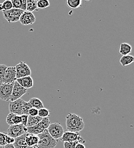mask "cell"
Returning a JSON list of instances; mask_svg holds the SVG:
<instances>
[{
    "label": "cell",
    "mask_w": 134,
    "mask_h": 148,
    "mask_svg": "<svg viewBox=\"0 0 134 148\" xmlns=\"http://www.w3.org/2000/svg\"><path fill=\"white\" fill-rule=\"evenodd\" d=\"M12 3L13 8L20 9L23 12L26 9V0H12Z\"/></svg>",
    "instance_id": "obj_18"
},
{
    "label": "cell",
    "mask_w": 134,
    "mask_h": 148,
    "mask_svg": "<svg viewBox=\"0 0 134 148\" xmlns=\"http://www.w3.org/2000/svg\"><path fill=\"white\" fill-rule=\"evenodd\" d=\"M16 71L15 67H8L5 72L3 84L14 83L16 81Z\"/></svg>",
    "instance_id": "obj_10"
},
{
    "label": "cell",
    "mask_w": 134,
    "mask_h": 148,
    "mask_svg": "<svg viewBox=\"0 0 134 148\" xmlns=\"http://www.w3.org/2000/svg\"><path fill=\"white\" fill-rule=\"evenodd\" d=\"M25 141L27 145L32 148H37L39 138L38 136L26 133Z\"/></svg>",
    "instance_id": "obj_15"
},
{
    "label": "cell",
    "mask_w": 134,
    "mask_h": 148,
    "mask_svg": "<svg viewBox=\"0 0 134 148\" xmlns=\"http://www.w3.org/2000/svg\"><path fill=\"white\" fill-rule=\"evenodd\" d=\"M37 136L39 141L37 148H54L57 146V141L50 135L47 130H45Z\"/></svg>",
    "instance_id": "obj_2"
},
{
    "label": "cell",
    "mask_w": 134,
    "mask_h": 148,
    "mask_svg": "<svg viewBox=\"0 0 134 148\" xmlns=\"http://www.w3.org/2000/svg\"><path fill=\"white\" fill-rule=\"evenodd\" d=\"M36 17L33 13L25 11L23 12L19 18V21L22 25H32L36 22Z\"/></svg>",
    "instance_id": "obj_12"
},
{
    "label": "cell",
    "mask_w": 134,
    "mask_h": 148,
    "mask_svg": "<svg viewBox=\"0 0 134 148\" xmlns=\"http://www.w3.org/2000/svg\"><path fill=\"white\" fill-rule=\"evenodd\" d=\"M50 124V121L49 117L43 118L42 121L37 125L32 127H26L27 133L37 136L42 133L45 130H47Z\"/></svg>",
    "instance_id": "obj_3"
},
{
    "label": "cell",
    "mask_w": 134,
    "mask_h": 148,
    "mask_svg": "<svg viewBox=\"0 0 134 148\" xmlns=\"http://www.w3.org/2000/svg\"><path fill=\"white\" fill-rule=\"evenodd\" d=\"M23 100L22 99H17L13 101H10L9 105V110L10 113L17 115H22V103Z\"/></svg>",
    "instance_id": "obj_13"
},
{
    "label": "cell",
    "mask_w": 134,
    "mask_h": 148,
    "mask_svg": "<svg viewBox=\"0 0 134 148\" xmlns=\"http://www.w3.org/2000/svg\"><path fill=\"white\" fill-rule=\"evenodd\" d=\"M7 67H8L5 64H0V85L3 84V80L5 72Z\"/></svg>",
    "instance_id": "obj_29"
},
{
    "label": "cell",
    "mask_w": 134,
    "mask_h": 148,
    "mask_svg": "<svg viewBox=\"0 0 134 148\" xmlns=\"http://www.w3.org/2000/svg\"><path fill=\"white\" fill-rule=\"evenodd\" d=\"M3 148H15L13 144H6L3 147Z\"/></svg>",
    "instance_id": "obj_36"
},
{
    "label": "cell",
    "mask_w": 134,
    "mask_h": 148,
    "mask_svg": "<svg viewBox=\"0 0 134 148\" xmlns=\"http://www.w3.org/2000/svg\"><path fill=\"white\" fill-rule=\"evenodd\" d=\"M0 148H3V147H1L0 146Z\"/></svg>",
    "instance_id": "obj_37"
},
{
    "label": "cell",
    "mask_w": 134,
    "mask_h": 148,
    "mask_svg": "<svg viewBox=\"0 0 134 148\" xmlns=\"http://www.w3.org/2000/svg\"><path fill=\"white\" fill-rule=\"evenodd\" d=\"M13 8L12 1L10 0H6L2 3H0V11H8Z\"/></svg>",
    "instance_id": "obj_25"
},
{
    "label": "cell",
    "mask_w": 134,
    "mask_h": 148,
    "mask_svg": "<svg viewBox=\"0 0 134 148\" xmlns=\"http://www.w3.org/2000/svg\"><path fill=\"white\" fill-rule=\"evenodd\" d=\"M16 82L19 84L21 86L27 90L33 87L34 82L31 76H26L16 79Z\"/></svg>",
    "instance_id": "obj_14"
},
{
    "label": "cell",
    "mask_w": 134,
    "mask_h": 148,
    "mask_svg": "<svg viewBox=\"0 0 134 148\" xmlns=\"http://www.w3.org/2000/svg\"><path fill=\"white\" fill-rule=\"evenodd\" d=\"M6 123L10 125L21 124V117L20 115H17L12 113H9L6 119Z\"/></svg>",
    "instance_id": "obj_16"
},
{
    "label": "cell",
    "mask_w": 134,
    "mask_h": 148,
    "mask_svg": "<svg viewBox=\"0 0 134 148\" xmlns=\"http://www.w3.org/2000/svg\"><path fill=\"white\" fill-rule=\"evenodd\" d=\"M75 148H86L85 146L82 143H78Z\"/></svg>",
    "instance_id": "obj_35"
},
{
    "label": "cell",
    "mask_w": 134,
    "mask_h": 148,
    "mask_svg": "<svg viewBox=\"0 0 134 148\" xmlns=\"http://www.w3.org/2000/svg\"><path fill=\"white\" fill-rule=\"evenodd\" d=\"M14 83L2 84L0 85V99L8 101L10 100Z\"/></svg>",
    "instance_id": "obj_7"
},
{
    "label": "cell",
    "mask_w": 134,
    "mask_h": 148,
    "mask_svg": "<svg viewBox=\"0 0 134 148\" xmlns=\"http://www.w3.org/2000/svg\"><path fill=\"white\" fill-rule=\"evenodd\" d=\"M66 125L68 132L79 133L84 129L83 119L75 113H69L66 117Z\"/></svg>",
    "instance_id": "obj_1"
},
{
    "label": "cell",
    "mask_w": 134,
    "mask_h": 148,
    "mask_svg": "<svg viewBox=\"0 0 134 148\" xmlns=\"http://www.w3.org/2000/svg\"><path fill=\"white\" fill-rule=\"evenodd\" d=\"M16 78L19 79L21 77L30 76L32 74L31 70L29 66L26 64V62H21L16 66Z\"/></svg>",
    "instance_id": "obj_8"
},
{
    "label": "cell",
    "mask_w": 134,
    "mask_h": 148,
    "mask_svg": "<svg viewBox=\"0 0 134 148\" xmlns=\"http://www.w3.org/2000/svg\"><path fill=\"white\" fill-rule=\"evenodd\" d=\"M38 114V110L34 108H31L29 111V113H28V115L30 116H37Z\"/></svg>",
    "instance_id": "obj_32"
},
{
    "label": "cell",
    "mask_w": 134,
    "mask_h": 148,
    "mask_svg": "<svg viewBox=\"0 0 134 148\" xmlns=\"http://www.w3.org/2000/svg\"><path fill=\"white\" fill-rule=\"evenodd\" d=\"M132 51V47L127 43H122L120 45L119 53L123 56L129 55Z\"/></svg>",
    "instance_id": "obj_19"
},
{
    "label": "cell",
    "mask_w": 134,
    "mask_h": 148,
    "mask_svg": "<svg viewBox=\"0 0 134 148\" xmlns=\"http://www.w3.org/2000/svg\"><path fill=\"white\" fill-rule=\"evenodd\" d=\"M6 144H13L14 143V138L6 134Z\"/></svg>",
    "instance_id": "obj_34"
},
{
    "label": "cell",
    "mask_w": 134,
    "mask_h": 148,
    "mask_svg": "<svg viewBox=\"0 0 134 148\" xmlns=\"http://www.w3.org/2000/svg\"><path fill=\"white\" fill-rule=\"evenodd\" d=\"M6 145V133L0 132V146L4 147Z\"/></svg>",
    "instance_id": "obj_31"
},
{
    "label": "cell",
    "mask_w": 134,
    "mask_h": 148,
    "mask_svg": "<svg viewBox=\"0 0 134 148\" xmlns=\"http://www.w3.org/2000/svg\"><path fill=\"white\" fill-rule=\"evenodd\" d=\"M32 108L29 102H26L25 101H23L22 103V114H26L28 115V113L29 110Z\"/></svg>",
    "instance_id": "obj_27"
},
{
    "label": "cell",
    "mask_w": 134,
    "mask_h": 148,
    "mask_svg": "<svg viewBox=\"0 0 134 148\" xmlns=\"http://www.w3.org/2000/svg\"><path fill=\"white\" fill-rule=\"evenodd\" d=\"M50 115V111L49 110L45 108H42L41 109L38 110V116H39L41 118H46V117H49Z\"/></svg>",
    "instance_id": "obj_28"
},
{
    "label": "cell",
    "mask_w": 134,
    "mask_h": 148,
    "mask_svg": "<svg viewBox=\"0 0 134 148\" xmlns=\"http://www.w3.org/2000/svg\"><path fill=\"white\" fill-rule=\"evenodd\" d=\"M78 143H79L78 141L74 142H64L63 147L64 148H75Z\"/></svg>",
    "instance_id": "obj_30"
},
{
    "label": "cell",
    "mask_w": 134,
    "mask_h": 148,
    "mask_svg": "<svg viewBox=\"0 0 134 148\" xmlns=\"http://www.w3.org/2000/svg\"><path fill=\"white\" fill-rule=\"evenodd\" d=\"M26 133L27 128L20 124L9 126L6 134L10 137L16 138Z\"/></svg>",
    "instance_id": "obj_5"
},
{
    "label": "cell",
    "mask_w": 134,
    "mask_h": 148,
    "mask_svg": "<svg viewBox=\"0 0 134 148\" xmlns=\"http://www.w3.org/2000/svg\"><path fill=\"white\" fill-rule=\"evenodd\" d=\"M119 62L122 66L125 67L131 64L132 63L134 62V57L131 55L122 56V57L120 59Z\"/></svg>",
    "instance_id": "obj_21"
},
{
    "label": "cell",
    "mask_w": 134,
    "mask_h": 148,
    "mask_svg": "<svg viewBox=\"0 0 134 148\" xmlns=\"http://www.w3.org/2000/svg\"><path fill=\"white\" fill-rule=\"evenodd\" d=\"M27 90L21 86L16 81L14 83V86L13 88L12 93L11 96L10 101H13L17 99H21V97L27 93Z\"/></svg>",
    "instance_id": "obj_11"
},
{
    "label": "cell",
    "mask_w": 134,
    "mask_h": 148,
    "mask_svg": "<svg viewBox=\"0 0 134 148\" xmlns=\"http://www.w3.org/2000/svg\"><path fill=\"white\" fill-rule=\"evenodd\" d=\"M61 141L64 142H74L78 141L79 143H85V140L82 139L79 133L65 132H64L62 137L60 138Z\"/></svg>",
    "instance_id": "obj_9"
},
{
    "label": "cell",
    "mask_w": 134,
    "mask_h": 148,
    "mask_svg": "<svg viewBox=\"0 0 134 148\" xmlns=\"http://www.w3.org/2000/svg\"><path fill=\"white\" fill-rule=\"evenodd\" d=\"M28 116L26 114H22L21 115V124L23 125V126L26 127V124L27 122V119H28Z\"/></svg>",
    "instance_id": "obj_33"
},
{
    "label": "cell",
    "mask_w": 134,
    "mask_h": 148,
    "mask_svg": "<svg viewBox=\"0 0 134 148\" xmlns=\"http://www.w3.org/2000/svg\"><path fill=\"white\" fill-rule=\"evenodd\" d=\"M42 118L38 116H34V117L28 116L26 127H33L37 125V124H38L39 122L42 121Z\"/></svg>",
    "instance_id": "obj_23"
},
{
    "label": "cell",
    "mask_w": 134,
    "mask_h": 148,
    "mask_svg": "<svg viewBox=\"0 0 134 148\" xmlns=\"http://www.w3.org/2000/svg\"><path fill=\"white\" fill-rule=\"evenodd\" d=\"M37 1L36 0H27L26 1V11L33 13L34 11H38V9L37 5Z\"/></svg>",
    "instance_id": "obj_20"
},
{
    "label": "cell",
    "mask_w": 134,
    "mask_h": 148,
    "mask_svg": "<svg viewBox=\"0 0 134 148\" xmlns=\"http://www.w3.org/2000/svg\"><path fill=\"white\" fill-rule=\"evenodd\" d=\"M50 2L48 0H39L37 1V5L38 9H45L50 6Z\"/></svg>",
    "instance_id": "obj_26"
},
{
    "label": "cell",
    "mask_w": 134,
    "mask_h": 148,
    "mask_svg": "<svg viewBox=\"0 0 134 148\" xmlns=\"http://www.w3.org/2000/svg\"><path fill=\"white\" fill-rule=\"evenodd\" d=\"M29 103L30 104L32 108H36L38 110L44 107L42 101L39 99L37 97H33L30 99L29 101Z\"/></svg>",
    "instance_id": "obj_22"
},
{
    "label": "cell",
    "mask_w": 134,
    "mask_h": 148,
    "mask_svg": "<svg viewBox=\"0 0 134 148\" xmlns=\"http://www.w3.org/2000/svg\"><path fill=\"white\" fill-rule=\"evenodd\" d=\"M67 5L71 9H77L81 6L82 1L81 0H67Z\"/></svg>",
    "instance_id": "obj_24"
},
{
    "label": "cell",
    "mask_w": 134,
    "mask_h": 148,
    "mask_svg": "<svg viewBox=\"0 0 134 148\" xmlns=\"http://www.w3.org/2000/svg\"><path fill=\"white\" fill-rule=\"evenodd\" d=\"M23 11L20 9L12 8V9L2 12L3 18L9 23H14L19 21V18Z\"/></svg>",
    "instance_id": "obj_4"
},
{
    "label": "cell",
    "mask_w": 134,
    "mask_h": 148,
    "mask_svg": "<svg viewBox=\"0 0 134 148\" xmlns=\"http://www.w3.org/2000/svg\"><path fill=\"white\" fill-rule=\"evenodd\" d=\"M26 134H24L19 137L14 138V143H13V145L15 148H32L29 147L26 141H25V137Z\"/></svg>",
    "instance_id": "obj_17"
},
{
    "label": "cell",
    "mask_w": 134,
    "mask_h": 148,
    "mask_svg": "<svg viewBox=\"0 0 134 148\" xmlns=\"http://www.w3.org/2000/svg\"><path fill=\"white\" fill-rule=\"evenodd\" d=\"M47 130L50 135L57 141L61 138L65 132L62 126L59 123L50 124Z\"/></svg>",
    "instance_id": "obj_6"
}]
</instances>
